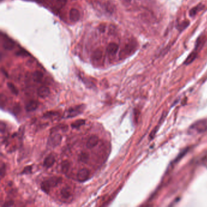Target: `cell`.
<instances>
[{
	"instance_id": "obj_7",
	"label": "cell",
	"mask_w": 207,
	"mask_h": 207,
	"mask_svg": "<svg viewBox=\"0 0 207 207\" xmlns=\"http://www.w3.org/2000/svg\"><path fill=\"white\" fill-rule=\"evenodd\" d=\"M80 18V14L77 9H71L69 11V19L72 22H77Z\"/></svg>"
},
{
	"instance_id": "obj_31",
	"label": "cell",
	"mask_w": 207,
	"mask_h": 207,
	"mask_svg": "<svg viewBox=\"0 0 207 207\" xmlns=\"http://www.w3.org/2000/svg\"><path fill=\"white\" fill-rule=\"evenodd\" d=\"M13 204H14L13 201H10V202H8L6 204H5L4 205V206H10L13 205Z\"/></svg>"
},
{
	"instance_id": "obj_6",
	"label": "cell",
	"mask_w": 207,
	"mask_h": 207,
	"mask_svg": "<svg viewBox=\"0 0 207 207\" xmlns=\"http://www.w3.org/2000/svg\"><path fill=\"white\" fill-rule=\"evenodd\" d=\"M89 176V171L88 169L83 168L80 170L77 174L78 180L80 182H83L88 179Z\"/></svg>"
},
{
	"instance_id": "obj_21",
	"label": "cell",
	"mask_w": 207,
	"mask_h": 207,
	"mask_svg": "<svg viewBox=\"0 0 207 207\" xmlns=\"http://www.w3.org/2000/svg\"><path fill=\"white\" fill-rule=\"evenodd\" d=\"M69 167H70L69 162L67 160L63 161V162L61 163V171L64 174H66V173H67V171H69Z\"/></svg>"
},
{
	"instance_id": "obj_8",
	"label": "cell",
	"mask_w": 207,
	"mask_h": 207,
	"mask_svg": "<svg viewBox=\"0 0 207 207\" xmlns=\"http://www.w3.org/2000/svg\"><path fill=\"white\" fill-rule=\"evenodd\" d=\"M50 92L49 88L46 87V86H42L37 91L38 95L39 97L43 98V99L48 97L50 94Z\"/></svg>"
},
{
	"instance_id": "obj_10",
	"label": "cell",
	"mask_w": 207,
	"mask_h": 207,
	"mask_svg": "<svg viewBox=\"0 0 207 207\" xmlns=\"http://www.w3.org/2000/svg\"><path fill=\"white\" fill-rule=\"evenodd\" d=\"M99 139L97 136H91L89 139L88 141L87 142V143H86V146L89 149L93 148L98 144V143H99Z\"/></svg>"
},
{
	"instance_id": "obj_17",
	"label": "cell",
	"mask_w": 207,
	"mask_h": 207,
	"mask_svg": "<svg viewBox=\"0 0 207 207\" xmlns=\"http://www.w3.org/2000/svg\"><path fill=\"white\" fill-rule=\"evenodd\" d=\"M102 55H103L102 51L101 50L98 49L94 51V52L93 54V56H92V59H93V60L94 61H99L101 59Z\"/></svg>"
},
{
	"instance_id": "obj_19",
	"label": "cell",
	"mask_w": 207,
	"mask_h": 207,
	"mask_svg": "<svg viewBox=\"0 0 207 207\" xmlns=\"http://www.w3.org/2000/svg\"><path fill=\"white\" fill-rule=\"evenodd\" d=\"M49 1L58 8L62 7L66 2V0H49Z\"/></svg>"
},
{
	"instance_id": "obj_3",
	"label": "cell",
	"mask_w": 207,
	"mask_h": 207,
	"mask_svg": "<svg viewBox=\"0 0 207 207\" xmlns=\"http://www.w3.org/2000/svg\"><path fill=\"white\" fill-rule=\"evenodd\" d=\"M84 110V106L83 105H81L79 106H76L69 109L65 114L66 118H71L74 117L79 114H82Z\"/></svg>"
},
{
	"instance_id": "obj_24",
	"label": "cell",
	"mask_w": 207,
	"mask_h": 207,
	"mask_svg": "<svg viewBox=\"0 0 207 207\" xmlns=\"http://www.w3.org/2000/svg\"><path fill=\"white\" fill-rule=\"evenodd\" d=\"M7 86L9 89L11 91V92L15 95H17L18 94V91L17 89V88L15 87V85L14 84H12V83H7Z\"/></svg>"
},
{
	"instance_id": "obj_9",
	"label": "cell",
	"mask_w": 207,
	"mask_h": 207,
	"mask_svg": "<svg viewBox=\"0 0 207 207\" xmlns=\"http://www.w3.org/2000/svg\"><path fill=\"white\" fill-rule=\"evenodd\" d=\"M118 49V45L116 43H111L108 46L107 52L110 55L114 56L116 54Z\"/></svg>"
},
{
	"instance_id": "obj_29",
	"label": "cell",
	"mask_w": 207,
	"mask_h": 207,
	"mask_svg": "<svg viewBox=\"0 0 207 207\" xmlns=\"http://www.w3.org/2000/svg\"><path fill=\"white\" fill-rule=\"evenodd\" d=\"M105 29H106V27L104 25H101L100 27H99V31H100V32H105Z\"/></svg>"
},
{
	"instance_id": "obj_20",
	"label": "cell",
	"mask_w": 207,
	"mask_h": 207,
	"mask_svg": "<svg viewBox=\"0 0 207 207\" xmlns=\"http://www.w3.org/2000/svg\"><path fill=\"white\" fill-rule=\"evenodd\" d=\"M204 42H205V38L201 36L200 37H199L196 42V45H195V48L194 50H197L198 52L200 50V49L202 47V46L204 44Z\"/></svg>"
},
{
	"instance_id": "obj_1",
	"label": "cell",
	"mask_w": 207,
	"mask_h": 207,
	"mask_svg": "<svg viewBox=\"0 0 207 207\" xmlns=\"http://www.w3.org/2000/svg\"><path fill=\"white\" fill-rule=\"evenodd\" d=\"M61 182V178L60 177H52L50 179L42 182L41 185L42 190L46 193L48 194L50 192L52 187H56Z\"/></svg>"
},
{
	"instance_id": "obj_15",
	"label": "cell",
	"mask_w": 207,
	"mask_h": 207,
	"mask_svg": "<svg viewBox=\"0 0 207 207\" xmlns=\"http://www.w3.org/2000/svg\"><path fill=\"white\" fill-rule=\"evenodd\" d=\"M204 8V5H203L202 4H200L197 5V6H195V7H193V9H190V10H189V15L191 17H193L197 13H199L200 11L202 10Z\"/></svg>"
},
{
	"instance_id": "obj_12",
	"label": "cell",
	"mask_w": 207,
	"mask_h": 207,
	"mask_svg": "<svg viewBox=\"0 0 207 207\" xmlns=\"http://www.w3.org/2000/svg\"><path fill=\"white\" fill-rule=\"evenodd\" d=\"M3 46L5 49L12 50L14 48V43L10 39L5 38L3 39Z\"/></svg>"
},
{
	"instance_id": "obj_2",
	"label": "cell",
	"mask_w": 207,
	"mask_h": 207,
	"mask_svg": "<svg viewBox=\"0 0 207 207\" xmlns=\"http://www.w3.org/2000/svg\"><path fill=\"white\" fill-rule=\"evenodd\" d=\"M136 48L137 44L134 42H131L125 44L123 49L120 51V57L121 59H123L129 56L131 54L134 52V51L136 50Z\"/></svg>"
},
{
	"instance_id": "obj_18",
	"label": "cell",
	"mask_w": 207,
	"mask_h": 207,
	"mask_svg": "<svg viewBox=\"0 0 207 207\" xmlns=\"http://www.w3.org/2000/svg\"><path fill=\"white\" fill-rule=\"evenodd\" d=\"M43 78V74L40 71H35L33 74V79L35 82H41Z\"/></svg>"
},
{
	"instance_id": "obj_27",
	"label": "cell",
	"mask_w": 207,
	"mask_h": 207,
	"mask_svg": "<svg viewBox=\"0 0 207 207\" xmlns=\"http://www.w3.org/2000/svg\"><path fill=\"white\" fill-rule=\"evenodd\" d=\"M31 170H32L31 166H27V167L25 168L22 173H23V172H25V173H29V172H31Z\"/></svg>"
},
{
	"instance_id": "obj_28",
	"label": "cell",
	"mask_w": 207,
	"mask_h": 207,
	"mask_svg": "<svg viewBox=\"0 0 207 207\" xmlns=\"http://www.w3.org/2000/svg\"><path fill=\"white\" fill-rule=\"evenodd\" d=\"M5 165L2 164L1 165V177H3L4 176V174L5 173V171H4V170H5Z\"/></svg>"
},
{
	"instance_id": "obj_14",
	"label": "cell",
	"mask_w": 207,
	"mask_h": 207,
	"mask_svg": "<svg viewBox=\"0 0 207 207\" xmlns=\"http://www.w3.org/2000/svg\"><path fill=\"white\" fill-rule=\"evenodd\" d=\"M38 106V103L37 101H31L29 102L27 104L26 106V110L27 112H31V111H35V110H37V108Z\"/></svg>"
},
{
	"instance_id": "obj_11",
	"label": "cell",
	"mask_w": 207,
	"mask_h": 207,
	"mask_svg": "<svg viewBox=\"0 0 207 207\" xmlns=\"http://www.w3.org/2000/svg\"><path fill=\"white\" fill-rule=\"evenodd\" d=\"M197 53L198 52L195 50L192 52L188 55V57L185 60V61H184V64L185 65H188L189 64H191V63L193 62L195 60V59H196V57L197 56Z\"/></svg>"
},
{
	"instance_id": "obj_13",
	"label": "cell",
	"mask_w": 207,
	"mask_h": 207,
	"mask_svg": "<svg viewBox=\"0 0 207 207\" xmlns=\"http://www.w3.org/2000/svg\"><path fill=\"white\" fill-rule=\"evenodd\" d=\"M55 162V159L53 155H49L44 161V166L46 168H50Z\"/></svg>"
},
{
	"instance_id": "obj_4",
	"label": "cell",
	"mask_w": 207,
	"mask_h": 207,
	"mask_svg": "<svg viewBox=\"0 0 207 207\" xmlns=\"http://www.w3.org/2000/svg\"><path fill=\"white\" fill-rule=\"evenodd\" d=\"M207 128V124L205 121H199L193 124L191 127L189 128V130L192 132L194 131L195 133H202Z\"/></svg>"
},
{
	"instance_id": "obj_23",
	"label": "cell",
	"mask_w": 207,
	"mask_h": 207,
	"mask_svg": "<svg viewBox=\"0 0 207 207\" xmlns=\"http://www.w3.org/2000/svg\"><path fill=\"white\" fill-rule=\"evenodd\" d=\"M189 22L188 21H184L182 22L180 24H178L176 26V28L177 29V30H179V31H182L189 26Z\"/></svg>"
},
{
	"instance_id": "obj_22",
	"label": "cell",
	"mask_w": 207,
	"mask_h": 207,
	"mask_svg": "<svg viewBox=\"0 0 207 207\" xmlns=\"http://www.w3.org/2000/svg\"><path fill=\"white\" fill-rule=\"evenodd\" d=\"M85 123V120H83V119H79L78 120H76V122H74V123H72L71 126L72 128L74 129H77L79 128L80 126L84 125Z\"/></svg>"
},
{
	"instance_id": "obj_26",
	"label": "cell",
	"mask_w": 207,
	"mask_h": 207,
	"mask_svg": "<svg viewBox=\"0 0 207 207\" xmlns=\"http://www.w3.org/2000/svg\"><path fill=\"white\" fill-rule=\"evenodd\" d=\"M88 156L87 153H82V156L80 157V160H81L82 162H86V160H88Z\"/></svg>"
},
{
	"instance_id": "obj_16",
	"label": "cell",
	"mask_w": 207,
	"mask_h": 207,
	"mask_svg": "<svg viewBox=\"0 0 207 207\" xmlns=\"http://www.w3.org/2000/svg\"><path fill=\"white\" fill-rule=\"evenodd\" d=\"M61 194L63 198L67 199L71 195V189L69 187H64L61 191Z\"/></svg>"
},
{
	"instance_id": "obj_32",
	"label": "cell",
	"mask_w": 207,
	"mask_h": 207,
	"mask_svg": "<svg viewBox=\"0 0 207 207\" xmlns=\"http://www.w3.org/2000/svg\"><path fill=\"white\" fill-rule=\"evenodd\" d=\"M124 1H125L126 3H131L132 1H133V0H124Z\"/></svg>"
},
{
	"instance_id": "obj_30",
	"label": "cell",
	"mask_w": 207,
	"mask_h": 207,
	"mask_svg": "<svg viewBox=\"0 0 207 207\" xmlns=\"http://www.w3.org/2000/svg\"><path fill=\"white\" fill-rule=\"evenodd\" d=\"M16 54H17V55H20V56H21V55H22V56H26V55H26V54H27L26 53V52H25V51H22V50H21V51H20V52H17Z\"/></svg>"
},
{
	"instance_id": "obj_5",
	"label": "cell",
	"mask_w": 207,
	"mask_h": 207,
	"mask_svg": "<svg viewBox=\"0 0 207 207\" xmlns=\"http://www.w3.org/2000/svg\"><path fill=\"white\" fill-rule=\"evenodd\" d=\"M61 136L59 134H52L48 140V144L52 147H55L58 146L61 141Z\"/></svg>"
},
{
	"instance_id": "obj_25",
	"label": "cell",
	"mask_w": 207,
	"mask_h": 207,
	"mask_svg": "<svg viewBox=\"0 0 207 207\" xmlns=\"http://www.w3.org/2000/svg\"><path fill=\"white\" fill-rule=\"evenodd\" d=\"M105 8H106V10L107 12H108L109 13L112 14V13L114 12V5L112 4H111L110 3H106L105 4Z\"/></svg>"
}]
</instances>
